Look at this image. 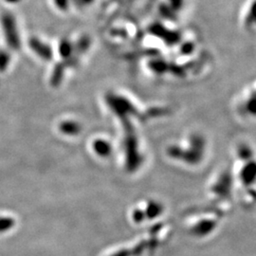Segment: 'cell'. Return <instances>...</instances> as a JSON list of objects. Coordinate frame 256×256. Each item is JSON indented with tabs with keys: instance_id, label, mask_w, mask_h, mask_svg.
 <instances>
[{
	"instance_id": "cell-6",
	"label": "cell",
	"mask_w": 256,
	"mask_h": 256,
	"mask_svg": "<svg viewBox=\"0 0 256 256\" xmlns=\"http://www.w3.org/2000/svg\"><path fill=\"white\" fill-rule=\"evenodd\" d=\"M11 1H12V2H13V1H16V0H11Z\"/></svg>"
},
{
	"instance_id": "cell-3",
	"label": "cell",
	"mask_w": 256,
	"mask_h": 256,
	"mask_svg": "<svg viewBox=\"0 0 256 256\" xmlns=\"http://www.w3.org/2000/svg\"><path fill=\"white\" fill-rule=\"evenodd\" d=\"M31 46L38 52L39 55L43 56L44 58L47 59L51 57V50H50V48H48L46 45H43V47H41V43H39L37 40L34 39L31 42Z\"/></svg>"
},
{
	"instance_id": "cell-4",
	"label": "cell",
	"mask_w": 256,
	"mask_h": 256,
	"mask_svg": "<svg viewBox=\"0 0 256 256\" xmlns=\"http://www.w3.org/2000/svg\"><path fill=\"white\" fill-rule=\"evenodd\" d=\"M60 129L63 133L68 135H75L80 131V127L74 122H66L60 126Z\"/></svg>"
},
{
	"instance_id": "cell-5",
	"label": "cell",
	"mask_w": 256,
	"mask_h": 256,
	"mask_svg": "<svg viewBox=\"0 0 256 256\" xmlns=\"http://www.w3.org/2000/svg\"><path fill=\"white\" fill-rule=\"evenodd\" d=\"M14 225V220L10 217H0V232H6Z\"/></svg>"
},
{
	"instance_id": "cell-2",
	"label": "cell",
	"mask_w": 256,
	"mask_h": 256,
	"mask_svg": "<svg viewBox=\"0 0 256 256\" xmlns=\"http://www.w3.org/2000/svg\"><path fill=\"white\" fill-rule=\"evenodd\" d=\"M94 150L100 156H108L111 151V146L105 140H98L94 142Z\"/></svg>"
},
{
	"instance_id": "cell-1",
	"label": "cell",
	"mask_w": 256,
	"mask_h": 256,
	"mask_svg": "<svg viewBox=\"0 0 256 256\" xmlns=\"http://www.w3.org/2000/svg\"><path fill=\"white\" fill-rule=\"evenodd\" d=\"M3 26L5 27L6 31V37L7 41L9 42L11 47H18V38L16 34V29H15V24L12 19V17L10 16V14H7L3 17Z\"/></svg>"
}]
</instances>
